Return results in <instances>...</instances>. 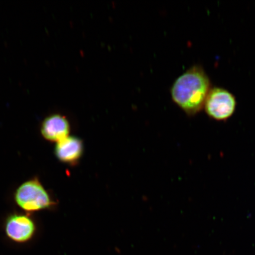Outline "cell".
<instances>
[{
    "instance_id": "obj_1",
    "label": "cell",
    "mask_w": 255,
    "mask_h": 255,
    "mask_svg": "<svg viewBox=\"0 0 255 255\" xmlns=\"http://www.w3.org/2000/svg\"><path fill=\"white\" fill-rule=\"evenodd\" d=\"M211 89V82L202 67L194 66L175 80L171 97L185 113L194 116L203 109Z\"/></svg>"
},
{
    "instance_id": "obj_2",
    "label": "cell",
    "mask_w": 255,
    "mask_h": 255,
    "mask_svg": "<svg viewBox=\"0 0 255 255\" xmlns=\"http://www.w3.org/2000/svg\"><path fill=\"white\" fill-rule=\"evenodd\" d=\"M15 202L27 212L40 211L55 205L43 185L37 178L25 181L16 190Z\"/></svg>"
},
{
    "instance_id": "obj_3",
    "label": "cell",
    "mask_w": 255,
    "mask_h": 255,
    "mask_svg": "<svg viewBox=\"0 0 255 255\" xmlns=\"http://www.w3.org/2000/svg\"><path fill=\"white\" fill-rule=\"evenodd\" d=\"M237 107L235 96L226 89L215 87L210 89L204 109L207 116L217 121H226L234 114Z\"/></svg>"
},
{
    "instance_id": "obj_4",
    "label": "cell",
    "mask_w": 255,
    "mask_h": 255,
    "mask_svg": "<svg viewBox=\"0 0 255 255\" xmlns=\"http://www.w3.org/2000/svg\"><path fill=\"white\" fill-rule=\"evenodd\" d=\"M36 231V225L28 215L13 214L6 220L5 235L16 244L27 243L33 238Z\"/></svg>"
},
{
    "instance_id": "obj_5",
    "label": "cell",
    "mask_w": 255,
    "mask_h": 255,
    "mask_svg": "<svg viewBox=\"0 0 255 255\" xmlns=\"http://www.w3.org/2000/svg\"><path fill=\"white\" fill-rule=\"evenodd\" d=\"M41 132L47 141L57 143L69 136V123L61 115H52L43 121Z\"/></svg>"
},
{
    "instance_id": "obj_6",
    "label": "cell",
    "mask_w": 255,
    "mask_h": 255,
    "mask_svg": "<svg viewBox=\"0 0 255 255\" xmlns=\"http://www.w3.org/2000/svg\"><path fill=\"white\" fill-rule=\"evenodd\" d=\"M84 151L81 139L75 136H68L57 142L55 153L57 159L68 164H75L79 160Z\"/></svg>"
}]
</instances>
